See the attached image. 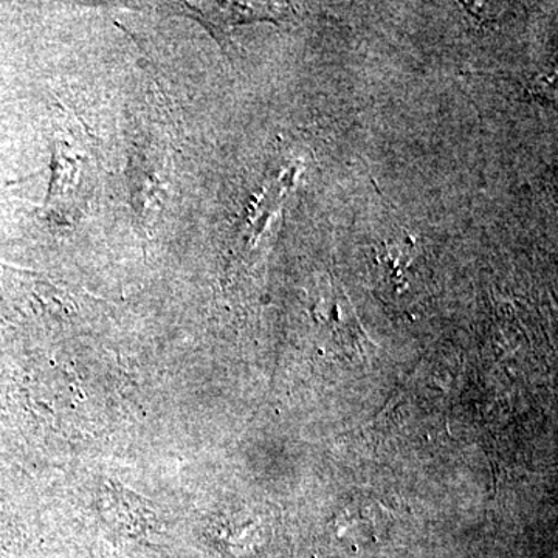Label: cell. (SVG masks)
<instances>
[{
  "label": "cell",
  "mask_w": 558,
  "mask_h": 558,
  "mask_svg": "<svg viewBox=\"0 0 558 558\" xmlns=\"http://www.w3.org/2000/svg\"><path fill=\"white\" fill-rule=\"evenodd\" d=\"M161 11L172 16H189L199 21L213 33L220 46H226L227 33L236 25L256 21H282L289 16L286 7L264 3H165Z\"/></svg>",
  "instance_id": "cell-1"
}]
</instances>
